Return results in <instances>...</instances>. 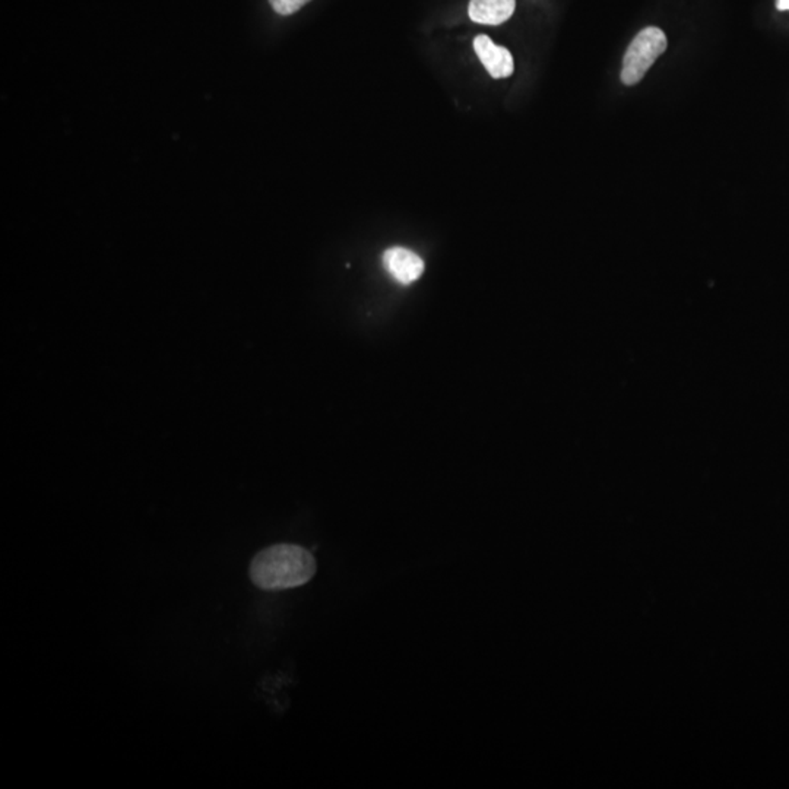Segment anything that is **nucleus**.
Instances as JSON below:
<instances>
[{"instance_id": "nucleus-6", "label": "nucleus", "mask_w": 789, "mask_h": 789, "mask_svg": "<svg viewBox=\"0 0 789 789\" xmlns=\"http://www.w3.org/2000/svg\"><path fill=\"white\" fill-rule=\"evenodd\" d=\"M275 13L280 15H291L303 8L310 0H269Z\"/></svg>"}, {"instance_id": "nucleus-1", "label": "nucleus", "mask_w": 789, "mask_h": 789, "mask_svg": "<svg viewBox=\"0 0 789 789\" xmlns=\"http://www.w3.org/2000/svg\"><path fill=\"white\" fill-rule=\"evenodd\" d=\"M316 560L300 545L277 544L262 550L250 563V579L264 591L303 586L315 576Z\"/></svg>"}, {"instance_id": "nucleus-3", "label": "nucleus", "mask_w": 789, "mask_h": 789, "mask_svg": "<svg viewBox=\"0 0 789 789\" xmlns=\"http://www.w3.org/2000/svg\"><path fill=\"white\" fill-rule=\"evenodd\" d=\"M382 264L389 275L402 285L413 284L424 273V262L417 253L399 246L388 248L382 256Z\"/></svg>"}, {"instance_id": "nucleus-5", "label": "nucleus", "mask_w": 789, "mask_h": 789, "mask_svg": "<svg viewBox=\"0 0 789 789\" xmlns=\"http://www.w3.org/2000/svg\"><path fill=\"white\" fill-rule=\"evenodd\" d=\"M516 8V0H471L469 18L484 25H500L509 20Z\"/></svg>"}, {"instance_id": "nucleus-7", "label": "nucleus", "mask_w": 789, "mask_h": 789, "mask_svg": "<svg viewBox=\"0 0 789 789\" xmlns=\"http://www.w3.org/2000/svg\"><path fill=\"white\" fill-rule=\"evenodd\" d=\"M776 8L779 11H789V0H776Z\"/></svg>"}, {"instance_id": "nucleus-4", "label": "nucleus", "mask_w": 789, "mask_h": 789, "mask_svg": "<svg viewBox=\"0 0 789 789\" xmlns=\"http://www.w3.org/2000/svg\"><path fill=\"white\" fill-rule=\"evenodd\" d=\"M474 50L477 53L481 63L484 64L487 72L494 78H509L515 71L512 53L506 47L494 45L490 37L481 34L474 38Z\"/></svg>"}, {"instance_id": "nucleus-2", "label": "nucleus", "mask_w": 789, "mask_h": 789, "mask_svg": "<svg viewBox=\"0 0 789 789\" xmlns=\"http://www.w3.org/2000/svg\"><path fill=\"white\" fill-rule=\"evenodd\" d=\"M667 37L662 29L648 27L642 29L630 43L625 55L621 80L625 85H636L645 77L658 57L666 52Z\"/></svg>"}]
</instances>
